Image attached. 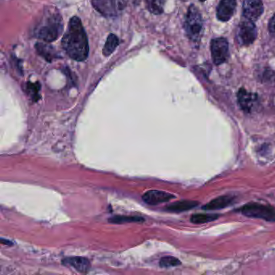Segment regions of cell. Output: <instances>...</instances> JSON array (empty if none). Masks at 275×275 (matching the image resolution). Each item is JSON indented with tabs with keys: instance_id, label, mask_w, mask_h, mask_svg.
I'll use <instances>...</instances> for the list:
<instances>
[{
	"instance_id": "obj_17",
	"label": "cell",
	"mask_w": 275,
	"mask_h": 275,
	"mask_svg": "<svg viewBox=\"0 0 275 275\" xmlns=\"http://www.w3.org/2000/svg\"><path fill=\"white\" fill-rule=\"evenodd\" d=\"M220 215L207 214V213H199L194 214L191 218V221L193 223L200 224V223H206L208 222L216 220L219 219Z\"/></svg>"
},
{
	"instance_id": "obj_11",
	"label": "cell",
	"mask_w": 275,
	"mask_h": 275,
	"mask_svg": "<svg viewBox=\"0 0 275 275\" xmlns=\"http://www.w3.org/2000/svg\"><path fill=\"white\" fill-rule=\"evenodd\" d=\"M175 196L169 193L162 191H148L144 194L142 200L148 205H158L169 202Z\"/></svg>"
},
{
	"instance_id": "obj_13",
	"label": "cell",
	"mask_w": 275,
	"mask_h": 275,
	"mask_svg": "<svg viewBox=\"0 0 275 275\" xmlns=\"http://www.w3.org/2000/svg\"><path fill=\"white\" fill-rule=\"evenodd\" d=\"M62 264L66 266H71L80 273H86L90 269V261L82 257H66L62 260Z\"/></svg>"
},
{
	"instance_id": "obj_18",
	"label": "cell",
	"mask_w": 275,
	"mask_h": 275,
	"mask_svg": "<svg viewBox=\"0 0 275 275\" xmlns=\"http://www.w3.org/2000/svg\"><path fill=\"white\" fill-rule=\"evenodd\" d=\"M109 222L112 223H129V222H144L145 220L140 217H126V216H117L109 219Z\"/></svg>"
},
{
	"instance_id": "obj_4",
	"label": "cell",
	"mask_w": 275,
	"mask_h": 275,
	"mask_svg": "<svg viewBox=\"0 0 275 275\" xmlns=\"http://www.w3.org/2000/svg\"><path fill=\"white\" fill-rule=\"evenodd\" d=\"M245 217L262 219L269 222H275V207L271 205L258 202H249L237 210Z\"/></svg>"
},
{
	"instance_id": "obj_15",
	"label": "cell",
	"mask_w": 275,
	"mask_h": 275,
	"mask_svg": "<svg viewBox=\"0 0 275 275\" xmlns=\"http://www.w3.org/2000/svg\"><path fill=\"white\" fill-rule=\"evenodd\" d=\"M119 44H120V40H119L117 36L111 33L107 39L104 50H103V55L106 56L111 55L115 51Z\"/></svg>"
},
{
	"instance_id": "obj_8",
	"label": "cell",
	"mask_w": 275,
	"mask_h": 275,
	"mask_svg": "<svg viewBox=\"0 0 275 275\" xmlns=\"http://www.w3.org/2000/svg\"><path fill=\"white\" fill-rule=\"evenodd\" d=\"M264 6L261 0H244L242 17L251 21H257L263 14Z\"/></svg>"
},
{
	"instance_id": "obj_22",
	"label": "cell",
	"mask_w": 275,
	"mask_h": 275,
	"mask_svg": "<svg viewBox=\"0 0 275 275\" xmlns=\"http://www.w3.org/2000/svg\"><path fill=\"white\" fill-rule=\"evenodd\" d=\"M1 242L3 245H12V242H9V241H7V240H4V239H1Z\"/></svg>"
},
{
	"instance_id": "obj_19",
	"label": "cell",
	"mask_w": 275,
	"mask_h": 275,
	"mask_svg": "<svg viewBox=\"0 0 275 275\" xmlns=\"http://www.w3.org/2000/svg\"><path fill=\"white\" fill-rule=\"evenodd\" d=\"M181 261L174 257L168 256L163 257L160 260V266L163 268H169L174 266H180Z\"/></svg>"
},
{
	"instance_id": "obj_10",
	"label": "cell",
	"mask_w": 275,
	"mask_h": 275,
	"mask_svg": "<svg viewBox=\"0 0 275 275\" xmlns=\"http://www.w3.org/2000/svg\"><path fill=\"white\" fill-rule=\"evenodd\" d=\"M258 100L257 94L248 92L245 88H240L238 93V101L240 109L245 112H251Z\"/></svg>"
},
{
	"instance_id": "obj_2",
	"label": "cell",
	"mask_w": 275,
	"mask_h": 275,
	"mask_svg": "<svg viewBox=\"0 0 275 275\" xmlns=\"http://www.w3.org/2000/svg\"><path fill=\"white\" fill-rule=\"evenodd\" d=\"M63 31V22L59 13H52L37 28L36 35L40 40L47 42L55 41Z\"/></svg>"
},
{
	"instance_id": "obj_5",
	"label": "cell",
	"mask_w": 275,
	"mask_h": 275,
	"mask_svg": "<svg viewBox=\"0 0 275 275\" xmlns=\"http://www.w3.org/2000/svg\"><path fill=\"white\" fill-rule=\"evenodd\" d=\"M94 9L106 18H115L127 7V0H92Z\"/></svg>"
},
{
	"instance_id": "obj_1",
	"label": "cell",
	"mask_w": 275,
	"mask_h": 275,
	"mask_svg": "<svg viewBox=\"0 0 275 275\" xmlns=\"http://www.w3.org/2000/svg\"><path fill=\"white\" fill-rule=\"evenodd\" d=\"M61 45L71 59L83 61L89 55V43L81 19L73 17L70 19Z\"/></svg>"
},
{
	"instance_id": "obj_3",
	"label": "cell",
	"mask_w": 275,
	"mask_h": 275,
	"mask_svg": "<svg viewBox=\"0 0 275 275\" xmlns=\"http://www.w3.org/2000/svg\"><path fill=\"white\" fill-rule=\"evenodd\" d=\"M186 36L194 42L200 41L203 31V19L200 10L192 4L189 7L184 22Z\"/></svg>"
},
{
	"instance_id": "obj_21",
	"label": "cell",
	"mask_w": 275,
	"mask_h": 275,
	"mask_svg": "<svg viewBox=\"0 0 275 275\" xmlns=\"http://www.w3.org/2000/svg\"><path fill=\"white\" fill-rule=\"evenodd\" d=\"M269 31L272 35L275 36V14L269 22Z\"/></svg>"
},
{
	"instance_id": "obj_9",
	"label": "cell",
	"mask_w": 275,
	"mask_h": 275,
	"mask_svg": "<svg viewBox=\"0 0 275 275\" xmlns=\"http://www.w3.org/2000/svg\"><path fill=\"white\" fill-rule=\"evenodd\" d=\"M237 8V0H220L217 8V17L221 22H228Z\"/></svg>"
},
{
	"instance_id": "obj_7",
	"label": "cell",
	"mask_w": 275,
	"mask_h": 275,
	"mask_svg": "<svg viewBox=\"0 0 275 275\" xmlns=\"http://www.w3.org/2000/svg\"><path fill=\"white\" fill-rule=\"evenodd\" d=\"M211 53L215 65L225 63L229 57V45L225 38L217 37L211 41Z\"/></svg>"
},
{
	"instance_id": "obj_14",
	"label": "cell",
	"mask_w": 275,
	"mask_h": 275,
	"mask_svg": "<svg viewBox=\"0 0 275 275\" xmlns=\"http://www.w3.org/2000/svg\"><path fill=\"white\" fill-rule=\"evenodd\" d=\"M199 204L200 202H196V201L183 200V201H179V202H175L172 204L168 205L167 207H165V209L167 212L179 213V212H186L189 210L193 209L197 207Z\"/></svg>"
},
{
	"instance_id": "obj_12",
	"label": "cell",
	"mask_w": 275,
	"mask_h": 275,
	"mask_svg": "<svg viewBox=\"0 0 275 275\" xmlns=\"http://www.w3.org/2000/svg\"><path fill=\"white\" fill-rule=\"evenodd\" d=\"M235 201V197L232 195H223L220 197L216 198L211 202H207L202 207V209L206 211H213V210H220L224 207H227L229 205L233 203Z\"/></svg>"
},
{
	"instance_id": "obj_23",
	"label": "cell",
	"mask_w": 275,
	"mask_h": 275,
	"mask_svg": "<svg viewBox=\"0 0 275 275\" xmlns=\"http://www.w3.org/2000/svg\"><path fill=\"white\" fill-rule=\"evenodd\" d=\"M200 1H201V2H205L206 0H200Z\"/></svg>"
},
{
	"instance_id": "obj_6",
	"label": "cell",
	"mask_w": 275,
	"mask_h": 275,
	"mask_svg": "<svg viewBox=\"0 0 275 275\" xmlns=\"http://www.w3.org/2000/svg\"><path fill=\"white\" fill-rule=\"evenodd\" d=\"M257 30L254 21L244 19L240 22L236 32V39L240 46H249L256 40Z\"/></svg>"
},
{
	"instance_id": "obj_20",
	"label": "cell",
	"mask_w": 275,
	"mask_h": 275,
	"mask_svg": "<svg viewBox=\"0 0 275 275\" xmlns=\"http://www.w3.org/2000/svg\"><path fill=\"white\" fill-rule=\"evenodd\" d=\"M36 49L37 50V52L41 56H44L48 61H51L50 59L53 58L52 49L50 47V45H44V44H37Z\"/></svg>"
},
{
	"instance_id": "obj_16",
	"label": "cell",
	"mask_w": 275,
	"mask_h": 275,
	"mask_svg": "<svg viewBox=\"0 0 275 275\" xmlns=\"http://www.w3.org/2000/svg\"><path fill=\"white\" fill-rule=\"evenodd\" d=\"M147 9L154 15H160L164 12L165 0H145Z\"/></svg>"
}]
</instances>
